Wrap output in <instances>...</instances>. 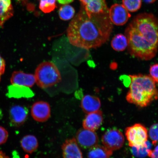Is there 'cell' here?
Returning <instances> with one entry per match:
<instances>
[{"label": "cell", "mask_w": 158, "mask_h": 158, "mask_svg": "<svg viewBox=\"0 0 158 158\" xmlns=\"http://www.w3.org/2000/svg\"><path fill=\"white\" fill-rule=\"evenodd\" d=\"M112 29L108 13H89L82 5L69 25L67 37L73 46L89 50L104 44L109 39Z\"/></svg>", "instance_id": "1"}, {"label": "cell", "mask_w": 158, "mask_h": 158, "mask_svg": "<svg viewBox=\"0 0 158 158\" xmlns=\"http://www.w3.org/2000/svg\"><path fill=\"white\" fill-rule=\"evenodd\" d=\"M128 49L132 56L148 60L156 56L158 48V20L149 13L138 15L126 28Z\"/></svg>", "instance_id": "2"}, {"label": "cell", "mask_w": 158, "mask_h": 158, "mask_svg": "<svg viewBox=\"0 0 158 158\" xmlns=\"http://www.w3.org/2000/svg\"><path fill=\"white\" fill-rule=\"evenodd\" d=\"M131 83L126 96L130 103L145 107L158 98V90L151 76L143 74L130 75Z\"/></svg>", "instance_id": "3"}, {"label": "cell", "mask_w": 158, "mask_h": 158, "mask_svg": "<svg viewBox=\"0 0 158 158\" xmlns=\"http://www.w3.org/2000/svg\"><path fill=\"white\" fill-rule=\"evenodd\" d=\"M34 76L37 85L42 89L51 87L62 81L58 69L49 61L40 64L35 69Z\"/></svg>", "instance_id": "4"}, {"label": "cell", "mask_w": 158, "mask_h": 158, "mask_svg": "<svg viewBox=\"0 0 158 158\" xmlns=\"http://www.w3.org/2000/svg\"><path fill=\"white\" fill-rule=\"evenodd\" d=\"M125 134L128 144L132 147L143 145L148 141L147 129L141 124H135L126 128Z\"/></svg>", "instance_id": "5"}, {"label": "cell", "mask_w": 158, "mask_h": 158, "mask_svg": "<svg viewBox=\"0 0 158 158\" xmlns=\"http://www.w3.org/2000/svg\"><path fill=\"white\" fill-rule=\"evenodd\" d=\"M104 147L112 151L120 149L123 146L124 138L123 134L116 128L108 130L102 137Z\"/></svg>", "instance_id": "6"}, {"label": "cell", "mask_w": 158, "mask_h": 158, "mask_svg": "<svg viewBox=\"0 0 158 158\" xmlns=\"http://www.w3.org/2000/svg\"><path fill=\"white\" fill-rule=\"evenodd\" d=\"M76 139L79 145L84 149H90L98 145V138L94 131L81 128L77 132Z\"/></svg>", "instance_id": "7"}, {"label": "cell", "mask_w": 158, "mask_h": 158, "mask_svg": "<svg viewBox=\"0 0 158 158\" xmlns=\"http://www.w3.org/2000/svg\"><path fill=\"white\" fill-rule=\"evenodd\" d=\"M109 16L112 23L123 25L127 22L131 15L123 5L115 4L109 9Z\"/></svg>", "instance_id": "8"}, {"label": "cell", "mask_w": 158, "mask_h": 158, "mask_svg": "<svg viewBox=\"0 0 158 158\" xmlns=\"http://www.w3.org/2000/svg\"><path fill=\"white\" fill-rule=\"evenodd\" d=\"M31 114L35 121L46 122L51 115L50 106L48 102L42 101L35 102L31 106Z\"/></svg>", "instance_id": "9"}, {"label": "cell", "mask_w": 158, "mask_h": 158, "mask_svg": "<svg viewBox=\"0 0 158 158\" xmlns=\"http://www.w3.org/2000/svg\"><path fill=\"white\" fill-rule=\"evenodd\" d=\"M28 109L25 106L15 105L12 106L9 110L10 124L11 126L19 127L22 125L28 116Z\"/></svg>", "instance_id": "10"}, {"label": "cell", "mask_w": 158, "mask_h": 158, "mask_svg": "<svg viewBox=\"0 0 158 158\" xmlns=\"http://www.w3.org/2000/svg\"><path fill=\"white\" fill-rule=\"evenodd\" d=\"M62 148L63 158H83L82 153L76 138L66 140Z\"/></svg>", "instance_id": "11"}, {"label": "cell", "mask_w": 158, "mask_h": 158, "mask_svg": "<svg viewBox=\"0 0 158 158\" xmlns=\"http://www.w3.org/2000/svg\"><path fill=\"white\" fill-rule=\"evenodd\" d=\"M12 85L31 88L34 86L35 79L34 75L26 73L21 71H15L10 79Z\"/></svg>", "instance_id": "12"}, {"label": "cell", "mask_w": 158, "mask_h": 158, "mask_svg": "<svg viewBox=\"0 0 158 158\" xmlns=\"http://www.w3.org/2000/svg\"><path fill=\"white\" fill-rule=\"evenodd\" d=\"M103 121L102 112L98 110L88 114L83 121V127L85 129L96 131L102 125Z\"/></svg>", "instance_id": "13"}, {"label": "cell", "mask_w": 158, "mask_h": 158, "mask_svg": "<svg viewBox=\"0 0 158 158\" xmlns=\"http://www.w3.org/2000/svg\"><path fill=\"white\" fill-rule=\"evenodd\" d=\"M86 10L91 13H108L106 0H80Z\"/></svg>", "instance_id": "14"}, {"label": "cell", "mask_w": 158, "mask_h": 158, "mask_svg": "<svg viewBox=\"0 0 158 158\" xmlns=\"http://www.w3.org/2000/svg\"><path fill=\"white\" fill-rule=\"evenodd\" d=\"M101 102L97 97L86 95L83 98L81 106L82 110L86 114L98 111L100 108Z\"/></svg>", "instance_id": "15"}, {"label": "cell", "mask_w": 158, "mask_h": 158, "mask_svg": "<svg viewBox=\"0 0 158 158\" xmlns=\"http://www.w3.org/2000/svg\"><path fill=\"white\" fill-rule=\"evenodd\" d=\"M14 9L11 0H0V27L13 16Z\"/></svg>", "instance_id": "16"}, {"label": "cell", "mask_w": 158, "mask_h": 158, "mask_svg": "<svg viewBox=\"0 0 158 158\" xmlns=\"http://www.w3.org/2000/svg\"><path fill=\"white\" fill-rule=\"evenodd\" d=\"M27 87L12 85L8 88L6 96L9 98H20L32 96V93Z\"/></svg>", "instance_id": "17"}, {"label": "cell", "mask_w": 158, "mask_h": 158, "mask_svg": "<svg viewBox=\"0 0 158 158\" xmlns=\"http://www.w3.org/2000/svg\"><path fill=\"white\" fill-rule=\"evenodd\" d=\"M21 145L26 152L32 153L36 151L39 147L37 138L33 135L24 136L21 141Z\"/></svg>", "instance_id": "18"}, {"label": "cell", "mask_w": 158, "mask_h": 158, "mask_svg": "<svg viewBox=\"0 0 158 158\" xmlns=\"http://www.w3.org/2000/svg\"><path fill=\"white\" fill-rule=\"evenodd\" d=\"M113 151L105 147L97 145L90 148L87 154V158H110Z\"/></svg>", "instance_id": "19"}, {"label": "cell", "mask_w": 158, "mask_h": 158, "mask_svg": "<svg viewBox=\"0 0 158 158\" xmlns=\"http://www.w3.org/2000/svg\"><path fill=\"white\" fill-rule=\"evenodd\" d=\"M111 45L112 48L114 50L123 51L128 47V42L127 37L121 34L116 35L112 39Z\"/></svg>", "instance_id": "20"}, {"label": "cell", "mask_w": 158, "mask_h": 158, "mask_svg": "<svg viewBox=\"0 0 158 158\" xmlns=\"http://www.w3.org/2000/svg\"><path fill=\"white\" fill-rule=\"evenodd\" d=\"M75 13V10L72 6L64 5L59 9V17L62 20L68 21L74 17Z\"/></svg>", "instance_id": "21"}, {"label": "cell", "mask_w": 158, "mask_h": 158, "mask_svg": "<svg viewBox=\"0 0 158 158\" xmlns=\"http://www.w3.org/2000/svg\"><path fill=\"white\" fill-rule=\"evenodd\" d=\"M151 145L147 141L144 145L138 147L132 148L133 155L138 158H143L148 156V152L151 150Z\"/></svg>", "instance_id": "22"}, {"label": "cell", "mask_w": 158, "mask_h": 158, "mask_svg": "<svg viewBox=\"0 0 158 158\" xmlns=\"http://www.w3.org/2000/svg\"><path fill=\"white\" fill-rule=\"evenodd\" d=\"M56 0H40L39 8L45 13L54 11L56 7Z\"/></svg>", "instance_id": "23"}, {"label": "cell", "mask_w": 158, "mask_h": 158, "mask_svg": "<svg viewBox=\"0 0 158 158\" xmlns=\"http://www.w3.org/2000/svg\"><path fill=\"white\" fill-rule=\"evenodd\" d=\"M122 3L128 11L134 12L141 8L142 0H122Z\"/></svg>", "instance_id": "24"}, {"label": "cell", "mask_w": 158, "mask_h": 158, "mask_svg": "<svg viewBox=\"0 0 158 158\" xmlns=\"http://www.w3.org/2000/svg\"><path fill=\"white\" fill-rule=\"evenodd\" d=\"M150 139L153 145L158 143V123L154 124L150 127L149 131Z\"/></svg>", "instance_id": "25"}, {"label": "cell", "mask_w": 158, "mask_h": 158, "mask_svg": "<svg viewBox=\"0 0 158 158\" xmlns=\"http://www.w3.org/2000/svg\"><path fill=\"white\" fill-rule=\"evenodd\" d=\"M150 74L154 81L158 83V64H154L151 66Z\"/></svg>", "instance_id": "26"}, {"label": "cell", "mask_w": 158, "mask_h": 158, "mask_svg": "<svg viewBox=\"0 0 158 158\" xmlns=\"http://www.w3.org/2000/svg\"><path fill=\"white\" fill-rule=\"evenodd\" d=\"M9 134L4 128L0 126V145L5 143L8 138Z\"/></svg>", "instance_id": "27"}, {"label": "cell", "mask_w": 158, "mask_h": 158, "mask_svg": "<svg viewBox=\"0 0 158 158\" xmlns=\"http://www.w3.org/2000/svg\"><path fill=\"white\" fill-rule=\"evenodd\" d=\"M119 79L126 87H129L131 84V78L130 76H128L125 75H122L120 77Z\"/></svg>", "instance_id": "28"}, {"label": "cell", "mask_w": 158, "mask_h": 158, "mask_svg": "<svg viewBox=\"0 0 158 158\" xmlns=\"http://www.w3.org/2000/svg\"><path fill=\"white\" fill-rule=\"evenodd\" d=\"M5 69V61L0 55V81H1L2 76L4 73Z\"/></svg>", "instance_id": "29"}, {"label": "cell", "mask_w": 158, "mask_h": 158, "mask_svg": "<svg viewBox=\"0 0 158 158\" xmlns=\"http://www.w3.org/2000/svg\"><path fill=\"white\" fill-rule=\"evenodd\" d=\"M148 156L151 158H158V145L152 151L149 150Z\"/></svg>", "instance_id": "30"}, {"label": "cell", "mask_w": 158, "mask_h": 158, "mask_svg": "<svg viewBox=\"0 0 158 158\" xmlns=\"http://www.w3.org/2000/svg\"><path fill=\"white\" fill-rule=\"evenodd\" d=\"M74 0H57L59 3L62 5H67L72 2Z\"/></svg>", "instance_id": "31"}, {"label": "cell", "mask_w": 158, "mask_h": 158, "mask_svg": "<svg viewBox=\"0 0 158 158\" xmlns=\"http://www.w3.org/2000/svg\"><path fill=\"white\" fill-rule=\"evenodd\" d=\"M0 158H9L2 152L0 151Z\"/></svg>", "instance_id": "32"}, {"label": "cell", "mask_w": 158, "mask_h": 158, "mask_svg": "<svg viewBox=\"0 0 158 158\" xmlns=\"http://www.w3.org/2000/svg\"><path fill=\"white\" fill-rule=\"evenodd\" d=\"M156 1V0H143V1L145 2V3H153Z\"/></svg>", "instance_id": "33"}, {"label": "cell", "mask_w": 158, "mask_h": 158, "mask_svg": "<svg viewBox=\"0 0 158 158\" xmlns=\"http://www.w3.org/2000/svg\"><path fill=\"white\" fill-rule=\"evenodd\" d=\"M23 158H29V157L27 155V156H26L25 157Z\"/></svg>", "instance_id": "34"}]
</instances>
